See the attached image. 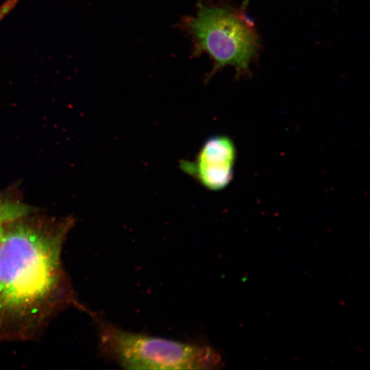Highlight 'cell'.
I'll use <instances>...</instances> for the list:
<instances>
[{
  "instance_id": "obj_1",
  "label": "cell",
  "mask_w": 370,
  "mask_h": 370,
  "mask_svg": "<svg viewBox=\"0 0 370 370\" xmlns=\"http://www.w3.org/2000/svg\"><path fill=\"white\" fill-rule=\"evenodd\" d=\"M73 221L36 214L8 222L0 237V321L36 323L58 304L61 251Z\"/></svg>"
},
{
  "instance_id": "obj_2",
  "label": "cell",
  "mask_w": 370,
  "mask_h": 370,
  "mask_svg": "<svg viewBox=\"0 0 370 370\" xmlns=\"http://www.w3.org/2000/svg\"><path fill=\"white\" fill-rule=\"evenodd\" d=\"M99 349L108 360L127 369H210L222 357L210 346L134 333L99 319Z\"/></svg>"
},
{
  "instance_id": "obj_3",
  "label": "cell",
  "mask_w": 370,
  "mask_h": 370,
  "mask_svg": "<svg viewBox=\"0 0 370 370\" xmlns=\"http://www.w3.org/2000/svg\"><path fill=\"white\" fill-rule=\"evenodd\" d=\"M187 26L195 41V52H206L212 58L214 71L226 65L234 66L238 74L249 70L258 49L257 36L238 15L199 3Z\"/></svg>"
},
{
  "instance_id": "obj_4",
  "label": "cell",
  "mask_w": 370,
  "mask_h": 370,
  "mask_svg": "<svg viewBox=\"0 0 370 370\" xmlns=\"http://www.w3.org/2000/svg\"><path fill=\"white\" fill-rule=\"evenodd\" d=\"M236 151L231 138L214 136L204 142L194 161H182L180 166L206 188L219 190L233 178Z\"/></svg>"
},
{
  "instance_id": "obj_5",
  "label": "cell",
  "mask_w": 370,
  "mask_h": 370,
  "mask_svg": "<svg viewBox=\"0 0 370 370\" xmlns=\"http://www.w3.org/2000/svg\"><path fill=\"white\" fill-rule=\"evenodd\" d=\"M31 210L19 201L0 195V237L8 222Z\"/></svg>"
},
{
  "instance_id": "obj_6",
  "label": "cell",
  "mask_w": 370,
  "mask_h": 370,
  "mask_svg": "<svg viewBox=\"0 0 370 370\" xmlns=\"http://www.w3.org/2000/svg\"><path fill=\"white\" fill-rule=\"evenodd\" d=\"M18 0H7L0 7V21L10 12Z\"/></svg>"
}]
</instances>
